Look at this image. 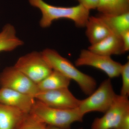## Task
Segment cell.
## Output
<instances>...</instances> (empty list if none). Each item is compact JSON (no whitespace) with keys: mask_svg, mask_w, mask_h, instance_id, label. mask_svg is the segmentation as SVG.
Wrapping results in <instances>:
<instances>
[{"mask_svg":"<svg viewBox=\"0 0 129 129\" xmlns=\"http://www.w3.org/2000/svg\"><path fill=\"white\" fill-rule=\"evenodd\" d=\"M45 60L53 70L76 82L82 91L89 96L96 89V81L92 76L81 72L70 61L57 51L46 48L41 52Z\"/></svg>","mask_w":129,"mask_h":129,"instance_id":"cell-2","label":"cell"},{"mask_svg":"<svg viewBox=\"0 0 129 129\" xmlns=\"http://www.w3.org/2000/svg\"><path fill=\"white\" fill-rule=\"evenodd\" d=\"M120 75L122 79V86L120 95L128 97L129 96V61L122 64Z\"/></svg>","mask_w":129,"mask_h":129,"instance_id":"cell-19","label":"cell"},{"mask_svg":"<svg viewBox=\"0 0 129 129\" xmlns=\"http://www.w3.org/2000/svg\"><path fill=\"white\" fill-rule=\"evenodd\" d=\"M21 110L0 103V129H14L25 115Z\"/></svg>","mask_w":129,"mask_h":129,"instance_id":"cell-13","label":"cell"},{"mask_svg":"<svg viewBox=\"0 0 129 129\" xmlns=\"http://www.w3.org/2000/svg\"><path fill=\"white\" fill-rule=\"evenodd\" d=\"M88 49L95 53L111 57L125 53L120 35L114 34L96 44L90 45Z\"/></svg>","mask_w":129,"mask_h":129,"instance_id":"cell-11","label":"cell"},{"mask_svg":"<svg viewBox=\"0 0 129 129\" xmlns=\"http://www.w3.org/2000/svg\"><path fill=\"white\" fill-rule=\"evenodd\" d=\"M35 99L29 95L6 88H0V103L30 113Z\"/></svg>","mask_w":129,"mask_h":129,"instance_id":"cell-10","label":"cell"},{"mask_svg":"<svg viewBox=\"0 0 129 129\" xmlns=\"http://www.w3.org/2000/svg\"><path fill=\"white\" fill-rule=\"evenodd\" d=\"M123 45L125 52H127L129 50V30L123 32L120 35Z\"/></svg>","mask_w":129,"mask_h":129,"instance_id":"cell-21","label":"cell"},{"mask_svg":"<svg viewBox=\"0 0 129 129\" xmlns=\"http://www.w3.org/2000/svg\"><path fill=\"white\" fill-rule=\"evenodd\" d=\"M0 88L11 89L34 98L40 91L37 84L14 66L7 67L0 74Z\"/></svg>","mask_w":129,"mask_h":129,"instance_id":"cell-7","label":"cell"},{"mask_svg":"<svg viewBox=\"0 0 129 129\" xmlns=\"http://www.w3.org/2000/svg\"><path fill=\"white\" fill-rule=\"evenodd\" d=\"M96 9L104 15L124 14L129 12V0H99Z\"/></svg>","mask_w":129,"mask_h":129,"instance_id":"cell-16","label":"cell"},{"mask_svg":"<svg viewBox=\"0 0 129 129\" xmlns=\"http://www.w3.org/2000/svg\"><path fill=\"white\" fill-rule=\"evenodd\" d=\"M14 67L38 84L52 72L41 52H32L19 58Z\"/></svg>","mask_w":129,"mask_h":129,"instance_id":"cell-5","label":"cell"},{"mask_svg":"<svg viewBox=\"0 0 129 129\" xmlns=\"http://www.w3.org/2000/svg\"><path fill=\"white\" fill-rule=\"evenodd\" d=\"M23 42L16 35L13 25L7 24L0 32V52H9L22 45Z\"/></svg>","mask_w":129,"mask_h":129,"instance_id":"cell-14","label":"cell"},{"mask_svg":"<svg viewBox=\"0 0 129 129\" xmlns=\"http://www.w3.org/2000/svg\"><path fill=\"white\" fill-rule=\"evenodd\" d=\"M71 81L59 72L52 70L50 74L37 85L40 91L50 90L68 88Z\"/></svg>","mask_w":129,"mask_h":129,"instance_id":"cell-15","label":"cell"},{"mask_svg":"<svg viewBox=\"0 0 129 129\" xmlns=\"http://www.w3.org/2000/svg\"><path fill=\"white\" fill-rule=\"evenodd\" d=\"M28 1L31 6L41 11L42 17L40 24L42 28L48 27L53 21L61 19L72 20L77 27H83L90 16V11L80 4L71 7H63L49 5L43 0Z\"/></svg>","mask_w":129,"mask_h":129,"instance_id":"cell-1","label":"cell"},{"mask_svg":"<svg viewBox=\"0 0 129 129\" xmlns=\"http://www.w3.org/2000/svg\"><path fill=\"white\" fill-rule=\"evenodd\" d=\"M76 67L89 66L104 72L109 78L120 76L122 64L113 60L111 56L95 53L88 49L81 51L75 63Z\"/></svg>","mask_w":129,"mask_h":129,"instance_id":"cell-6","label":"cell"},{"mask_svg":"<svg viewBox=\"0 0 129 129\" xmlns=\"http://www.w3.org/2000/svg\"><path fill=\"white\" fill-rule=\"evenodd\" d=\"M117 95L111 79H107L87 98L80 100L78 108L84 116L92 112L104 113L111 107Z\"/></svg>","mask_w":129,"mask_h":129,"instance_id":"cell-4","label":"cell"},{"mask_svg":"<svg viewBox=\"0 0 129 129\" xmlns=\"http://www.w3.org/2000/svg\"><path fill=\"white\" fill-rule=\"evenodd\" d=\"M85 34L90 45H93L113 34L99 16H89L86 24Z\"/></svg>","mask_w":129,"mask_h":129,"instance_id":"cell-12","label":"cell"},{"mask_svg":"<svg viewBox=\"0 0 129 129\" xmlns=\"http://www.w3.org/2000/svg\"><path fill=\"white\" fill-rule=\"evenodd\" d=\"M129 112L128 97L117 95L113 102L104 115L96 118L91 129H115L122 119Z\"/></svg>","mask_w":129,"mask_h":129,"instance_id":"cell-8","label":"cell"},{"mask_svg":"<svg viewBox=\"0 0 129 129\" xmlns=\"http://www.w3.org/2000/svg\"><path fill=\"white\" fill-rule=\"evenodd\" d=\"M47 125L29 113L25 114L14 129H46Z\"/></svg>","mask_w":129,"mask_h":129,"instance_id":"cell-18","label":"cell"},{"mask_svg":"<svg viewBox=\"0 0 129 129\" xmlns=\"http://www.w3.org/2000/svg\"><path fill=\"white\" fill-rule=\"evenodd\" d=\"M30 113L47 125L70 129L75 122H82L84 115L78 108L61 109L51 107L35 99Z\"/></svg>","mask_w":129,"mask_h":129,"instance_id":"cell-3","label":"cell"},{"mask_svg":"<svg viewBox=\"0 0 129 129\" xmlns=\"http://www.w3.org/2000/svg\"><path fill=\"white\" fill-rule=\"evenodd\" d=\"M115 129H129V112L125 115Z\"/></svg>","mask_w":129,"mask_h":129,"instance_id":"cell-22","label":"cell"},{"mask_svg":"<svg viewBox=\"0 0 129 129\" xmlns=\"http://www.w3.org/2000/svg\"><path fill=\"white\" fill-rule=\"evenodd\" d=\"M103 20L113 34L120 35L123 32L129 30V12L116 15L99 16Z\"/></svg>","mask_w":129,"mask_h":129,"instance_id":"cell-17","label":"cell"},{"mask_svg":"<svg viewBox=\"0 0 129 129\" xmlns=\"http://www.w3.org/2000/svg\"><path fill=\"white\" fill-rule=\"evenodd\" d=\"M79 4L82 5L86 9L90 10L96 9L99 0H76Z\"/></svg>","mask_w":129,"mask_h":129,"instance_id":"cell-20","label":"cell"},{"mask_svg":"<svg viewBox=\"0 0 129 129\" xmlns=\"http://www.w3.org/2000/svg\"><path fill=\"white\" fill-rule=\"evenodd\" d=\"M47 106L61 109L78 108L80 100L74 96L68 88L40 91L35 97Z\"/></svg>","mask_w":129,"mask_h":129,"instance_id":"cell-9","label":"cell"},{"mask_svg":"<svg viewBox=\"0 0 129 129\" xmlns=\"http://www.w3.org/2000/svg\"><path fill=\"white\" fill-rule=\"evenodd\" d=\"M46 129H62L60 128H58L54 126H51V125H47V127ZM80 129H82V128Z\"/></svg>","mask_w":129,"mask_h":129,"instance_id":"cell-23","label":"cell"}]
</instances>
